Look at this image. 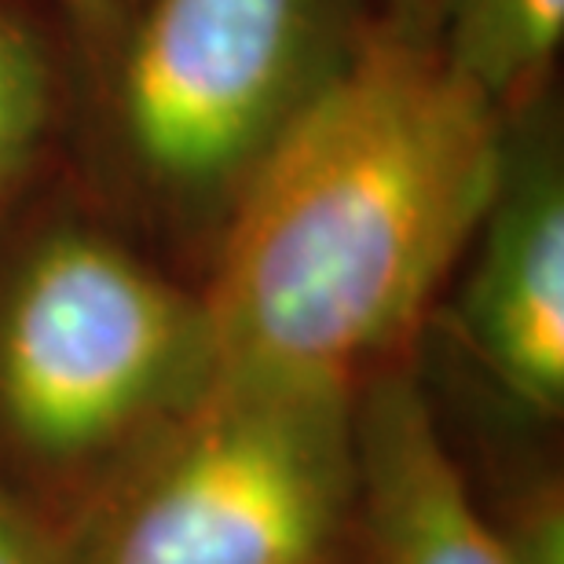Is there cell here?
I'll return each mask as SVG.
<instances>
[{"instance_id":"6da1fadb","label":"cell","mask_w":564,"mask_h":564,"mask_svg":"<svg viewBox=\"0 0 564 564\" xmlns=\"http://www.w3.org/2000/svg\"><path fill=\"white\" fill-rule=\"evenodd\" d=\"M506 132L433 41L364 33L224 213L206 386L364 397L469 250Z\"/></svg>"},{"instance_id":"3957f363","label":"cell","mask_w":564,"mask_h":564,"mask_svg":"<svg viewBox=\"0 0 564 564\" xmlns=\"http://www.w3.org/2000/svg\"><path fill=\"white\" fill-rule=\"evenodd\" d=\"M70 564H334L356 528V400L206 386Z\"/></svg>"},{"instance_id":"9c48e42d","label":"cell","mask_w":564,"mask_h":564,"mask_svg":"<svg viewBox=\"0 0 564 564\" xmlns=\"http://www.w3.org/2000/svg\"><path fill=\"white\" fill-rule=\"evenodd\" d=\"M0 564H70L48 528L33 521V513L15 499L4 477H0Z\"/></svg>"},{"instance_id":"52a82bcc","label":"cell","mask_w":564,"mask_h":564,"mask_svg":"<svg viewBox=\"0 0 564 564\" xmlns=\"http://www.w3.org/2000/svg\"><path fill=\"white\" fill-rule=\"evenodd\" d=\"M564 41V0H436L433 44L506 118L543 96Z\"/></svg>"},{"instance_id":"277c9868","label":"cell","mask_w":564,"mask_h":564,"mask_svg":"<svg viewBox=\"0 0 564 564\" xmlns=\"http://www.w3.org/2000/svg\"><path fill=\"white\" fill-rule=\"evenodd\" d=\"M359 37L337 0H143L115 48L132 173L169 206L228 213Z\"/></svg>"},{"instance_id":"8fae6325","label":"cell","mask_w":564,"mask_h":564,"mask_svg":"<svg viewBox=\"0 0 564 564\" xmlns=\"http://www.w3.org/2000/svg\"><path fill=\"white\" fill-rule=\"evenodd\" d=\"M433 4L436 0H386V26L408 37L433 41Z\"/></svg>"},{"instance_id":"8992f818","label":"cell","mask_w":564,"mask_h":564,"mask_svg":"<svg viewBox=\"0 0 564 564\" xmlns=\"http://www.w3.org/2000/svg\"><path fill=\"white\" fill-rule=\"evenodd\" d=\"M356 477L352 532L364 564H517L400 370L356 400Z\"/></svg>"},{"instance_id":"7a4b0ae2","label":"cell","mask_w":564,"mask_h":564,"mask_svg":"<svg viewBox=\"0 0 564 564\" xmlns=\"http://www.w3.org/2000/svg\"><path fill=\"white\" fill-rule=\"evenodd\" d=\"M206 381L202 297L104 231L37 235L0 286V425L44 466L154 436Z\"/></svg>"},{"instance_id":"ba28073f","label":"cell","mask_w":564,"mask_h":564,"mask_svg":"<svg viewBox=\"0 0 564 564\" xmlns=\"http://www.w3.org/2000/svg\"><path fill=\"white\" fill-rule=\"evenodd\" d=\"M59 77L44 33L0 0V213L19 195L48 143Z\"/></svg>"},{"instance_id":"30bf717a","label":"cell","mask_w":564,"mask_h":564,"mask_svg":"<svg viewBox=\"0 0 564 564\" xmlns=\"http://www.w3.org/2000/svg\"><path fill=\"white\" fill-rule=\"evenodd\" d=\"M66 11H70L74 26L85 33L88 41H99V44H115L121 41V33L137 15V8L143 0H63Z\"/></svg>"},{"instance_id":"5b68a950","label":"cell","mask_w":564,"mask_h":564,"mask_svg":"<svg viewBox=\"0 0 564 564\" xmlns=\"http://www.w3.org/2000/svg\"><path fill=\"white\" fill-rule=\"evenodd\" d=\"M458 334L506 397L535 414L564 400V173L550 132H506L502 176L473 235Z\"/></svg>"}]
</instances>
